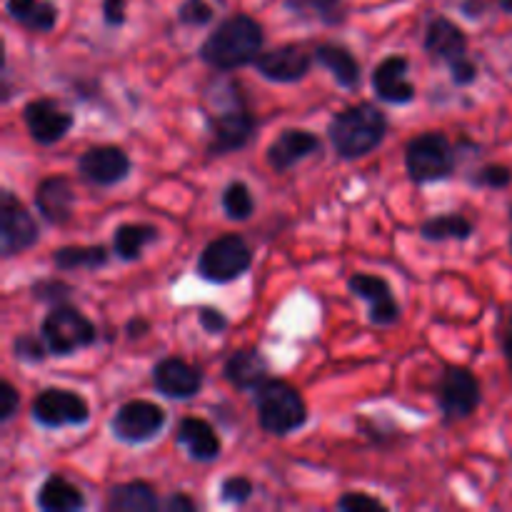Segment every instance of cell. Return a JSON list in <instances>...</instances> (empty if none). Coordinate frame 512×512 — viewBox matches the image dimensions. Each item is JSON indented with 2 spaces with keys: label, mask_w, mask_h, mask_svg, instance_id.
Here are the masks:
<instances>
[{
  "label": "cell",
  "mask_w": 512,
  "mask_h": 512,
  "mask_svg": "<svg viewBox=\"0 0 512 512\" xmlns=\"http://www.w3.org/2000/svg\"><path fill=\"white\" fill-rule=\"evenodd\" d=\"M315 60L323 65L325 70H330L335 78V83L343 85V88L353 90L360 85V75H363V68L355 60V55L350 53L348 48L335 43H323L315 50Z\"/></svg>",
  "instance_id": "obj_23"
},
{
  "label": "cell",
  "mask_w": 512,
  "mask_h": 512,
  "mask_svg": "<svg viewBox=\"0 0 512 512\" xmlns=\"http://www.w3.org/2000/svg\"><path fill=\"white\" fill-rule=\"evenodd\" d=\"M255 408H258L260 428L270 435H290L293 430L303 428L308 420L303 395L283 380H265L255 390Z\"/></svg>",
  "instance_id": "obj_3"
},
{
  "label": "cell",
  "mask_w": 512,
  "mask_h": 512,
  "mask_svg": "<svg viewBox=\"0 0 512 512\" xmlns=\"http://www.w3.org/2000/svg\"><path fill=\"white\" fill-rule=\"evenodd\" d=\"M512 183V170L508 165L500 163H490L483 165L475 175V185H483V188H493V190H503Z\"/></svg>",
  "instance_id": "obj_32"
},
{
  "label": "cell",
  "mask_w": 512,
  "mask_h": 512,
  "mask_svg": "<svg viewBox=\"0 0 512 512\" xmlns=\"http://www.w3.org/2000/svg\"><path fill=\"white\" fill-rule=\"evenodd\" d=\"M388 118L373 103H360L335 115L328 125V138L335 153L345 160L363 158L383 143Z\"/></svg>",
  "instance_id": "obj_2"
},
{
  "label": "cell",
  "mask_w": 512,
  "mask_h": 512,
  "mask_svg": "<svg viewBox=\"0 0 512 512\" xmlns=\"http://www.w3.org/2000/svg\"><path fill=\"white\" fill-rule=\"evenodd\" d=\"M318 148H320L318 135H313L310 130L288 128L283 130L273 143H270L268 163L275 173H285V170L293 168L295 163H300L303 158L313 155Z\"/></svg>",
  "instance_id": "obj_18"
},
{
  "label": "cell",
  "mask_w": 512,
  "mask_h": 512,
  "mask_svg": "<svg viewBox=\"0 0 512 512\" xmlns=\"http://www.w3.org/2000/svg\"><path fill=\"white\" fill-rule=\"evenodd\" d=\"M198 318H200V325H203L210 335H218L228 328V318L215 308H200Z\"/></svg>",
  "instance_id": "obj_38"
},
{
  "label": "cell",
  "mask_w": 512,
  "mask_h": 512,
  "mask_svg": "<svg viewBox=\"0 0 512 512\" xmlns=\"http://www.w3.org/2000/svg\"><path fill=\"white\" fill-rule=\"evenodd\" d=\"M163 425L165 410L160 405L150 403V400H130V403L120 405L115 410L113 420H110V428H113L115 438L130 445L153 440L163 430Z\"/></svg>",
  "instance_id": "obj_8"
},
{
  "label": "cell",
  "mask_w": 512,
  "mask_h": 512,
  "mask_svg": "<svg viewBox=\"0 0 512 512\" xmlns=\"http://www.w3.org/2000/svg\"><path fill=\"white\" fill-rule=\"evenodd\" d=\"M0 228H3V235H0V253L5 258L25 253V250L38 243L40 233L38 225H35V218L10 190H3V195H0Z\"/></svg>",
  "instance_id": "obj_9"
},
{
  "label": "cell",
  "mask_w": 512,
  "mask_h": 512,
  "mask_svg": "<svg viewBox=\"0 0 512 512\" xmlns=\"http://www.w3.org/2000/svg\"><path fill=\"white\" fill-rule=\"evenodd\" d=\"M40 335H43L50 353L58 355V358L90 348L95 343V338H98L95 325L80 310H75L73 305H58V308L50 310L45 315Z\"/></svg>",
  "instance_id": "obj_5"
},
{
  "label": "cell",
  "mask_w": 512,
  "mask_h": 512,
  "mask_svg": "<svg viewBox=\"0 0 512 512\" xmlns=\"http://www.w3.org/2000/svg\"><path fill=\"white\" fill-rule=\"evenodd\" d=\"M503 353H505V358L512 363V310L508 315V323H505V328H503Z\"/></svg>",
  "instance_id": "obj_42"
},
{
  "label": "cell",
  "mask_w": 512,
  "mask_h": 512,
  "mask_svg": "<svg viewBox=\"0 0 512 512\" xmlns=\"http://www.w3.org/2000/svg\"><path fill=\"white\" fill-rule=\"evenodd\" d=\"M510 215H512V208H510Z\"/></svg>",
  "instance_id": "obj_45"
},
{
  "label": "cell",
  "mask_w": 512,
  "mask_h": 512,
  "mask_svg": "<svg viewBox=\"0 0 512 512\" xmlns=\"http://www.w3.org/2000/svg\"><path fill=\"white\" fill-rule=\"evenodd\" d=\"M420 235L428 240H468L473 235V223L460 213L435 215L420 225Z\"/></svg>",
  "instance_id": "obj_29"
},
{
  "label": "cell",
  "mask_w": 512,
  "mask_h": 512,
  "mask_svg": "<svg viewBox=\"0 0 512 512\" xmlns=\"http://www.w3.org/2000/svg\"><path fill=\"white\" fill-rule=\"evenodd\" d=\"M510 248H512V238H510Z\"/></svg>",
  "instance_id": "obj_44"
},
{
  "label": "cell",
  "mask_w": 512,
  "mask_h": 512,
  "mask_svg": "<svg viewBox=\"0 0 512 512\" xmlns=\"http://www.w3.org/2000/svg\"><path fill=\"white\" fill-rule=\"evenodd\" d=\"M223 210L230 220H248L255 213V200L248 185L235 180L223 190Z\"/></svg>",
  "instance_id": "obj_31"
},
{
  "label": "cell",
  "mask_w": 512,
  "mask_h": 512,
  "mask_svg": "<svg viewBox=\"0 0 512 512\" xmlns=\"http://www.w3.org/2000/svg\"><path fill=\"white\" fill-rule=\"evenodd\" d=\"M178 445L188 450V455L200 463H210L220 455V438L215 435L213 425L200 418H183L178 423Z\"/></svg>",
  "instance_id": "obj_21"
},
{
  "label": "cell",
  "mask_w": 512,
  "mask_h": 512,
  "mask_svg": "<svg viewBox=\"0 0 512 512\" xmlns=\"http://www.w3.org/2000/svg\"><path fill=\"white\" fill-rule=\"evenodd\" d=\"M33 418L43 428H70L85 425L90 418L88 400L65 388H45L33 400Z\"/></svg>",
  "instance_id": "obj_7"
},
{
  "label": "cell",
  "mask_w": 512,
  "mask_h": 512,
  "mask_svg": "<svg viewBox=\"0 0 512 512\" xmlns=\"http://www.w3.org/2000/svg\"><path fill=\"white\" fill-rule=\"evenodd\" d=\"M153 383L165 398L173 400H188L200 393L203 388V375L198 368L180 358H165L155 365Z\"/></svg>",
  "instance_id": "obj_16"
},
{
  "label": "cell",
  "mask_w": 512,
  "mask_h": 512,
  "mask_svg": "<svg viewBox=\"0 0 512 512\" xmlns=\"http://www.w3.org/2000/svg\"><path fill=\"white\" fill-rule=\"evenodd\" d=\"M55 268L68 270H98L108 263V250L103 245H65L53 253Z\"/></svg>",
  "instance_id": "obj_28"
},
{
  "label": "cell",
  "mask_w": 512,
  "mask_h": 512,
  "mask_svg": "<svg viewBox=\"0 0 512 512\" xmlns=\"http://www.w3.org/2000/svg\"><path fill=\"white\" fill-rule=\"evenodd\" d=\"M105 508L113 512H153L160 508V503L148 483L133 480V483L115 485L110 490Z\"/></svg>",
  "instance_id": "obj_27"
},
{
  "label": "cell",
  "mask_w": 512,
  "mask_h": 512,
  "mask_svg": "<svg viewBox=\"0 0 512 512\" xmlns=\"http://www.w3.org/2000/svg\"><path fill=\"white\" fill-rule=\"evenodd\" d=\"M500 8H503L505 13L512 15V0H500Z\"/></svg>",
  "instance_id": "obj_43"
},
{
  "label": "cell",
  "mask_w": 512,
  "mask_h": 512,
  "mask_svg": "<svg viewBox=\"0 0 512 512\" xmlns=\"http://www.w3.org/2000/svg\"><path fill=\"white\" fill-rule=\"evenodd\" d=\"M373 90L380 100L393 105L415 100V85L408 80V58L390 55L383 63H378L373 73Z\"/></svg>",
  "instance_id": "obj_17"
},
{
  "label": "cell",
  "mask_w": 512,
  "mask_h": 512,
  "mask_svg": "<svg viewBox=\"0 0 512 512\" xmlns=\"http://www.w3.org/2000/svg\"><path fill=\"white\" fill-rule=\"evenodd\" d=\"M160 238V230L155 225L148 223H125L115 230L113 238V250L120 260L125 263H133L143 255V250L148 245H153Z\"/></svg>",
  "instance_id": "obj_26"
},
{
  "label": "cell",
  "mask_w": 512,
  "mask_h": 512,
  "mask_svg": "<svg viewBox=\"0 0 512 512\" xmlns=\"http://www.w3.org/2000/svg\"><path fill=\"white\" fill-rule=\"evenodd\" d=\"M208 120L210 133H213L210 153L215 155H225L245 148L255 133V118L240 103L223 105L220 110L210 113Z\"/></svg>",
  "instance_id": "obj_11"
},
{
  "label": "cell",
  "mask_w": 512,
  "mask_h": 512,
  "mask_svg": "<svg viewBox=\"0 0 512 512\" xmlns=\"http://www.w3.org/2000/svg\"><path fill=\"white\" fill-rule=\"evenodd\" d=\"M178 20L183 25H205L213 20V8L205 0H185L178 10Z\"/></svg>",
  "instance_id": "obj_34"
},
{
  "label": "cell",
  "mask_w": 512,
  "mask_h": 512,
  "mask_svg": "<svg viewBox=\"0 0 512 512\" xmlns=\"http://www.w3.org/2000/svg\"><path fill=\"white\" fill-rule=\"evenodd\" d=\"M13 353L15 358L23 360V363H40L45 358V348L40 343V338L35 335H18L13 340Z\"/></svg>",
  "instance_id": "obj_35"
},
{
  "label": "cell",
  "mask_w": 512,
  "mask_h": 512,
  "mask_svg": "<svg viewBox=\"0 0 512 512\" xmlns=\"http://www.w3.org/2000/svg\"><path fill=\"white\" fill-rule=\"evenodd\" d=\"M338 510L345 512H358V510H385V505L380 503L378 498L365 493H345L343 498L338 500Z\"/></svg>",
  "instance_id": "obj_36"
},
{
  "label": "cell",
  "mask_w": 512,
  "mask_h": 512,
  "mask_svg": "<svg viewBox=\"0 0 512 512\" xmlns=\"http://www.w3.org/2000/svg\"><path fill=\"white\" fill-rule=\"evenodd\" d=\"M5 8L30 33H48L58 23V8L50 0H8Z\"/></svg>",
  "instance_id": "obj_25"
},
{
  "label": "cell",
  "mask_w": 512,
  "mask_h": 512,
  "mask_svg": "<svg viewBox=\"0 0 512 512\" xmlns=\"http://www.w3.org/2000/svg\"><path fill=\"white\" fill-rule=\"evenodd\" d=\"M253 263V250L240 235L228 233L205 245L198 260V275L208 283L238 280Z\"/></svg>",
  "instance_id": "obj_6"
},
{
  "label": "cell",
  "mask_w": 512,
  "mask_h": 512,
  "mask_svg": "<svg viewBox=\"0 0 512 512\" xmlns=\"http://www.w3.org/2000/svg\"><path fill=\"white\" fill-rule=\"evenodd\" d=\"M163 508L168 512H193L195 503L185 493H173L168 500H165Z\"/></svg>",
  "instance_id": "obj_41"
},
{
  "label": "cell",
  "mask_w": 512,
  "mask_h": 512,
  "mask_svg": "<svg viewBox=\"0 0 512 512\" xmlns=\"http://www.w3.org/2000/svg\"><path fill=\"white\" fill-rule=\"evenodd\" d=\"M38 508L45 512H73L85 508V495L63 475H50L38 490Z\"/></svg>",
  "instance_id": "obj_24"
},
{
  "label": "cell",
  "mask_w": 512,
  "mask_h": 512,
  "mask_svg": "<svg viewBox=\"0 0 512 512\" xmlns=\"http://www.w3.org/2000/svg\"><path fill=\"white\" fill-rule=\"evenodd\" d=\"M480 400V383L468 368H448L438 388V405L440 413L448 423L453 420L470 418L478 410Z\"/></svg>",
  "instance_id": "obj_10"
},
{
  "label": "cell",
  "mask_w": 512,
  "mask_h": 512,
  "mask_svg": "<svg viewBox=\"0 0 512 512\" xmlns=\"http://www.w3.org/2000/svg\"><path fill=\"white\" fill-rule=\"evenodd\" d=\"M455 148L443 133H423L405 148V168L413 183H438L453 175Z\"/></svg>",
  "instance_id": "obj_4"
},
{
  "label": "cell",
  "mask_w": 512,
  "mask_h": 512,
  "mask_svg": "<svg viewBox=\"0 0 512 512\" xmlns=\"http://www.w3.org/2000/svg\"><path fill=\"white\" fill-rule=\"evenodd\" d=\"M225 380L238 390H258L268 380V363L258 350H235L223 368Z\"/></svg>",
  "instance_id": "obj_22"
},
{
  "label": "cell",
  "mask_w": 512,
  "mask_h": 512,
  "mask_svg": "<svg viewBox=\"0 0 512 512\" xmlns=\"http://www.w3.org/2000/svg\"><path fill=\"white\" fill-rule=\"evenodd\" d=\"M263 25L250 15H233L223 20L200 45V58L215 70H235L255 63L263 48Z\"/></svg>",
  "instance_id": "obj_1"
},
{
  "label": "cell",
  "mask_w": 512,
  "mask_h": 512,
  "mask_svg": "<svg viewBox=\"0 0 512 512\" xmlns=\"http://www.w3.org/2000/svg\"><path fill=\"white\" fill-rule=\"evenodd\" d=\"M250 495H253V483H250L248 478L235 475V478H225L223 483H220V498H223L225 503H248Z\"/></svg>",
  "instance_id": "obj_33"
},
{
  "label": "cell",
  "mask_w": 512,
  "mask_h": 512,
  "mask_svg": "<svg viewBox=\"0 0 512 512\" xmlns=\"http://www.w3.org/2000/svg\"><path fill=\"white\" fill-rule=\"evenodd\" d=\"M253 65L263 78L273 80V83H295L308 75L313 58L310 53H305L303 45H280L268 53H260Z\"/></svg>",
  "instance_id": "obj_13"
},
{
  "label": "cell",
  "mask_w": 512,
  "mask_h": 512,
  "mask_svg": "<svg viewBox=\"0 0 512 512\" xmlns=\"http://www.w3.org/2000/svg\"><path fill=\"white\" fill-rule=\"evenodd\" d=\"M450 73H453L455 83L468 85L478 78V65H475L470 58H463V60H458V63L450 65Z\"/></svg>",
  "instance_id": "obj_39"
},
{
  "label": "cell",
  "mask_w": 512,
  "mask_h": 512,
  "mask_svg": "<svg viewBox=\"0 0 512 512\" xmlns=\"http://www.w3.org/2000/svg\"><path fill=\"white\" fill-rule=\"evenodd\" d=\"M425 50L433 58L445 60L448 65L468 58V35L458 28L450 18H433L425 30Z\"/></svg>",
  "instance_id": "obj_19"
},
{
  "label": "cell",
  "mask_w": 512,
  "mask_h": 512,
  "mask_svg": "<svg viewBox=\"0 0 512 512\" xmlns=\"http://www.w3.org/2000/svg\"><path fill=\"white\" fill-rule=\"evenodd\" d=\"M103 18L108 25H123L125 0H103Z\"/></svg>",
  "instance_id": "obj_40"
},
{
  "label": "cell",
  "mask_w": 512,
  "mask_h": 512,
  "mask_svg": "<svg viewBox=\"0 0 512 512\" xmlns=\"http://www.w3.org/2000/svg\"><path fill=\"white\" fill-rule=\"evenodd\" d=\"M23 120L28 125L30 135L35 143L40 145H53L68 135L73 128V115L55 105L53 100H33L23 108Z\"/></svg>",
  "instance_id": "obj_14"
},
{
  "label": "cell",
  "mask_w": 512,
  "mask_h": 512,
  "mask_svg": "<svg viewBox=\"0 0 512 512\" xmlns=\"http://www.w3.org/2000/svg\"><path fill=\"white\" fill-rule=\"evenodd\" d=\"M293 13L303 15V18H315L325 25H340L345 20V5L343 0H288Z\"/></svg>",
  "instance_id": "obj_30"
},
{
  "label": "cell",
  "mask_w": 512,
  "mask_h": 512,
  "mask_svg": "<svg viewBox=\"0 0 512 512\" xmlns=\"http://www.w3.org/2000/svg\"><path fill=\"white\" fill-rule=\"evenodd\" d=\"M78 173L93 185H115L128 178L130 158L118 145H98L80 155Z\"/></svg>",
  "instance_id": "obj_12"
},
{
  "label": "cell",
  "mask_w": 512,
  "mask_h": 512,
  "mask_svg": "<svg viewBox=\"0 0 512 512\" xmlns=\"http://www.w3.org/2000/svg\"><path fill=\"white\" fill-rule=\"evenodd\" d=\"M35 205H38V213L43 215L50 225L68 223L75 205V193L70 180L65 178L40 180L38 190H35Z\"/></svg>",
  "instance_id": "obj_20"
},
{
  "label": "cell",
  "mask_w": 512,
  "mask_h": 512,
  "mask_svg": "<svg viewBox=\"0 0 512 512\" xmlns=\"http://www.w3.org/2000/svg\"><path fill=\"white\" fill-rule=\"evenodd\" d=\"M350 293L363 298L370 305V320L375 325H393L400 318V305L393 298V290H390L388 280L378 278V275L370 273H355L348 280Z\"/></svg>",
  "instance_id": "obj_15"
},
{
  "label": "cell",
  "mask_w": 512,
  "mask_h": 512,
  "mask_svg": "<svg viewBox=\"0 0 512 512\" xmlns=\"http://www.w3.org/2000/svg\"><path fill=\"white\" fill-rule=\"evenodd\" d=\"M15 410H18V390H15L8 380H3V383H0V420L8 423L15 415Z\"/></svg>",
  "instance_id": "obj_37"
}]
</instances>
